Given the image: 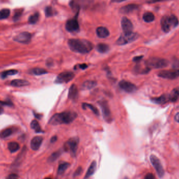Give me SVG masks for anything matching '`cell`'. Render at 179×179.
<instances>
[{
    "label": "cell",
    "instance_id": "obj_1",
    "mask_svg": "<svg viewBox=\"0 0 179 179\" xmlns=\"http://www.w3.org/2000/svg\"><path fill=\"white\" fill-rule=\"evenodd\" d=\"M68 46L74 52L85 54L93 49V45L90 41L80 39H70L68 41Z\"/></svg>",
    "mask_w": 179,
    "mask_h": 179
},
{
    "label": "cell",
    "instance_id": "obj_2",
    "mask_svg": "<svg viewBox=\"0 0 179 179\" xmlns=\"http://www.w3.org/2000/svg\"><path fill=\"white\" fill-rule=\"evenodd\" d=\"M77 117V114L75 112H64L56 114L52 116L49 121V124L52 125L67 124L72 122Z\"/></svg>",
    "mask_w": 179,
    "mask_h": 179
},
{
    "label": "cell",
    "instance_id": "obj_3",
    "mask_svg": "<svg viewBox=\"0 0 179 179\" xmlns=\"http://www.w3.org/2000/svg\"><path fill=\"white\" fill-rule=\"evenodd\" d=\"M179 24V20L174 15L163 16L161 18V26L163 32L168 33L171 28L177 27Z\"/></svg>",
    "mask_w": 179,
    "mask_h": 179
},
{
    "label": "cell",
    "instance_id": "obj_4",
    "mask_svg": "<svg viewBox=\"0 0 179 179\" xmlns=\"http://www.w3.org/2000/svg\"><path fill=\"white\" fill-rule=\"evenodd\" d=\"M168 64L169 61L167 60L158 57L150 58L146 61V66L149 69L166 68Z\"/></svg>",
    "mask_w": 179,
    "mask_h": 179
},
{
    "label": "cell",
    "instance_id": "obj_5",
    "mask_svg": "<svg viewBox=\"0 0 179 179\" xmlns=\"http://www.w3.org/2000/svg\"><path fill=\"white\" fill-rule=\"evenodd\" d=\"M138 37V34L133 32L124 33L116 41V44L118 45H124L136 41Z\"/></svg>",
    "mask_w": 179,
    "mask_h": 179
},
{
    "label": "cell",
    "instance_id": "obj_6",
    "mask_svg": "<svg viewBox=\"0 0 179 179\" xmlns=\"http://www.w3.org/2000/svg\"><path fill=\"white\" fill-rule=\"evenodd\" d=\"M79 143V139L77 137L71 138L64 143V149L66 151L69 152L72 156H74L77 151Z\"/></svg>",
    "mask_w": 179,
    "mask_h": 179
},
{
    "label": "cell",
    "instance_id": "obj_7",
    "mask_svg": "<svg viewBox=\"0 0 179 179\" xmlns=\"http://www.w3.org/2000/svg\"><path fill=\"white\" fill-rule=\"evenodd\" d=\"M78 14H79V12H78L77 13L73 18L69 20L67 22L65 27L66 30L68 32L70 33H76L79 31V24L78 20Z\"/></svg>",
    "mask_w": 179,
    "mask_h": 179
},
{
    "label": "cell",
    "instance_id": "obj_8",
    "mask_svg": "<svg viewBox=\"0 0 179 179\" xmlns=\"http://www.w3.org/2000/svg\"><path fill=\"white\" fill-rule=\"evenodd\" d=\"M102 109V113L105 120L107 122H111L112 120L111 112L108 103L105 100H101L98 102Z\"/></svg>",
    "mask_w": 179,
    "mask_h": 179
},
{
    "label": "cell",
    "instance_id": "obj_9",
    "mask_svg": "<svg viewBox=\"0 0 179 179\" xmlns=\"http://www.w3.org/2000/svg\"><path fill=\"white\" fill-rule=\"evenodd\" d=\"M75 75L71 71H64L60 73L57 76L54 81L56 83L62 84L64 83H68L74 78Z\"/></svg>",
    "mask_w": 179,
    "mask_h": 179
},
{
    "label": "cell",
    "instance_id": "obj_10",
    "mask_svg": "<svg viewBox=\"0 0 179 179\" xmlns=\"http://www.w3.org/2000/svg\"><path fill=\"white\" fill-rule=\"evenodd\" d=\"M150 160L152 166L154 167L157 173L160 178H162L164 175L165 171L163 167L159 158L154 155H151L150 157Z\"/></svg>",
    "mask_w": 179,
    "mask_h": 179
},
{
    "label": "cell",
    "instance_id": "obj_11",
    "mask_svg": "<svg viewBox=\"0 0 179 179\" xmlns=\"http://www.w3.org/2000/svg\"><path fill=\"white\" fill-rule=\"evenodd\" d=\"M158 75L160 77L167 79H175L179 77V70L175 68L169 70H162L159 72Z\"/></svg>",
    "mask_w": 179,
    "mask_h": 179
},
{
    "label": "cell",
    "instance_id": "obj_12",
    "mask_svg": "<svg viewBox=\"0 0 179 179\" xmlns=\"http://www.w3.org/2000/svg\"><path fill=\"white\" fill-rule=\"evenodd\" d=\"M119 86L122 90L126 92L127 93H134L137 89L135 84L125 80H122L119 83Z\"/></svg>",
    "mask_w": 179,
    "mask_h": 179
},
{
    "label": "cell",
    "instance_id": "obj_13",
    "mask_svg": "<svg viewBox=\"0 0 179 179\" xmlns=\"http://www.w3.org/2000/svg\"><path fill=\"white\" fill-rule=\"evenodd\" d=\"M32 39V35L28 32H23L14 37V40L20 43H29Z\"/></svg>",
    "mask_w": 179,
    "mask_h": 179
},
{
    "label": "cell",
    "instance_id": "obj_14",
    "mask_svg": "<svg viewBox=\"0 0 179 179\" xmlns=\"http://www.w3.org/2000/svg\"><path fill=\"white\" fill-rule=\"evenodd\" d=\"M121 26L124 33H130L133 30V25L131 21L126 17H123L122 18Z\"/></svg>",
    "mask_w": 179,
    "mask_h": 179
},
{
    "label": "cell",
    "instance_id": "obj_15",
    "mask_svg": "<svg viewBox=\"0 0 179 179\" xmlns=\"http://www.w3.org/2000/svg\"><path fill=\"white\" fill-rule=\"evenodd\" d=\"M43 141V138L41 136H35L32 139L30 142V147L32 150L36 151L41 147Z\"/></svg>",
    "mask_w": 179,
    "mask_h": 179
},
{
    "label": "cell",
    "instance_id": "obj_16",
    "mask_svg": "<svg viewBox=\"0 0 179 179\" xmlns=\"http://www.w3.org/2000/svg\"><path fill=\"white\" fill-rule=\"evenodd\" d=\"M79 91L78 90L77 87L75 84H72L69 90L68 93V98L72 101H76L78 98Z\"/></svg>",
    "mask_w": 179,
    "mask_h": 179
},
{
    "label": "cell",
    "instance_id": "obj_17",
    "mask_svg": "<svg viewBox=\"0 0 179 179\" xmlns=\"http://www.w3.org/2000/svg\"><path fill=\"white\" fill-rule=\"evenodd\" d=\"M138 8V6L137 5L131 4L122 7L120 9V13L122 14H128L134 11Z\"/></svg>",
    "mask_w": 179,
    "mask_h": 179
},
{
    "label": "cell",
    "instance_id": "obj_18",
    "mask_svg": "<svg viewBox=\"0 0 179 179\" xmlns=\"http://www.w3.org/2000/svg\"><path fill=\"white\" fill-rule=\"evenodd\" d=\"M97 168V163L95 161H93L91 163L88 169L87 170L86 175L84 177V179H87L91 177L95 173V171Z\"/></svg>",
    "mask_w": 179,
    "mask_h": 179
},
{
    "label": "cell",
    "instance_id": "obj_19",
    "mask_svg": "<svg viewBox=\"0 0 179 179\" xmlns=\"http://www.w3.org/2000/svg\"><path fill=\"white\" fill-rule=\"evenodd\" d=\"M96 34L98 36L101 38H107L109 35V32L107 28L99 27L96 29Z\"/></svg>",
    "mask_w": 179,
    "mask_h": 179
},
{
    "label": "cell",
    "instance_id": "obj_20",
    "mask_svg": "<svg viewBox=\"0 0 179 179\" xmlns=\"http://www.w3.org/2000/svg\"><path fill=\"white\" fill-rule=\"evenodd\" d=\"M151 101L158 104H162L169 101V95H162L158 98H152Z\"/></svg>",
    "mask_w": 179,
    "mask_h": 179
},
{
    "label": "cell",
    "instance_id": "obj_21",
    "mask_svg": "<svg viewBox=\"0 0 179 179\" xmlns=\"http://www.w3.org/2000/svg\"><path fill=\"white\" fill-rule=\"evenodd\" d=\"M11 84L12 86L15 87H22L28 86L30 84V82L25 80L15 79L11 82Z\"/></svg>",
    "mask_w": 179,
    "mask_h": 179
},
{
    "label": "cell",
    "instance_id": "obj_22",
    "mask_svg": "<svg viewBox=\"0 0 179 179\" xmlns=\"http://www.w3.org/2000/svg\"><path fill=\"white\" fill-rule=\"evenodd\" d=\"M97 83L94 81H86L82 85L81 88L83 90H90L96 86Z\"/></svg>",
    "mask_w": 179,
    "mask_h": 179
},
{
    "label": "cell",
    "instance_id": "obj_23",
    "mask_svg": "<svg viewBox=\"0 0 179 179\" xmlns=\"http://www.w3.org/2000/svg\"><path fill=\"white\" fill-rule=\"evenodd\" d=\"M179 98V88H175L169 95V101H171V102H176Z\"/></svg>",
    "mask_w": 179,
    "mask_h": 179
},
{
    "label": "cell",
    "instance_id": "obj_24",
    "mask_svg": "<svg viewBox=\"0 0 179 179\" xmlns=\"http://www.w3.org/2000/svg\"><path fill=\"white\" fill-rule=\"evenodd\" d=\"M96 49L100 53L104 54L109 51V46L105 43H100L97 45Z\"/></svg>",
    "mask_w": 179,
    "mask_h": 179
},
{
    "label": "cell",
    "instance_id": "obj_25",
    "mask_svg": "<svg viewBox=\"0 0 179 179\" xmlns=\"http://www.w3.org/2000/svg\"><path fill=\"white\" fill-rule=\"evenodd\" d=\"M70 166V164L67 162H62L59 165L58 168V173L59 175H61L64 173L66 170L68 169V167Z\"/></svg>",
    "mask_w": 179,
    "mask_h": 179
},
{
    "label": "cell",
    "instance_id": "obj_26",
    "mask_svg": "<svg viewBox=\"0 0 179 179\" xmlns=\"http://www.w3.org/2000/svg\"><path fill=\"white\" fill-rule=\"evenodd\" d=\"M154 14L151 12H146L143 15V20L146 23H150L154 20Z\"/></svg>",
    "mask_w": 179,
    "mask_h": 179
},
{
    "label": "cell",
    "instance_id": "obj_27",
    "mask_svg": "<svg viewBox=\"0 0 179 179\" xmlns=\"http://www.w3.org/2000/svg\"><path fill=\"white\" fill-rule=\"evenodd\" d=\"M20 146L18 143L16 142H11L8 144V149L12 153L15 152L20 149Z\"/></svg>",
    "mask_w": 179,
    "mask_h": 179
},
{
    "label": "cell",
    "instance_id": "obj_28",
    "mask_svg": "<svg viewBox=\"0 0 179 179\" xmlns=\"http://www.w3.org/2000/svg\"><path fill=\"white\" fill-rule=\"evenodd\" d=\"M31 128L34 129L36 133H41L42 130L41 128V126L39 124L38 122L36 120H33L30 123Z\"/></svg>",
    "mask_w": 179,
    "mask_h": 179
},
{
    "label": "cell",
    "instance_id": "obj_29",
    "mask_svg": "<svg viewBox=\"0 0 179 179\" xmlns=\"http://www.w3.org/2000/svg\"><path fill=\"white\" fill-rule=\"evenodd\" d=\"M82 107L84 109H86L87 108L90 109L96 115H99V112L98 111V109L96 107H95L94 106H93L92 105L88 103H83L82 104Z\"/></svg>",
    "mask_w": 179,
    "mask_h": 179
},
{
    "label": "cell",
    "instance_id": "obj_30",
    "mask_svg": "<svg viewBox=\"0 0 179 179\" xmlns=\"http://www.w3.org/2000/svg\"><path fill=\"white\" fill-rule=\"evenodd\" d=\"M13 133V130L12 128H9L4 129L0 133V137L2 138H5L7 137L10 136Z\"/></svg>",
    "mask_w": 179,
    "mask_h": 179
},
{
    "label": "cell",
    "instance_id": "obj_31",
    "mask_svg": "<svg viewBox=\"0 0 179 179\" xmlns=\"http://www.w3.org/2000/svg\"><path fill=\"white\" fill-rule=\"evenodd\" d=\"M10 15V11L7 9L0 10V20L8 18Z\"/></svg>",
    "mask_w": 179,
    "mask_h": 179
},
{
    "label": "cell",
    "instance_id": "obj_32",
    "mask_svg": "<svg viewBox=\"0 0 179 179\" xmlns=\"http://www.w3.org/2000/svg\"><path fill=\"white\" fill-rule=\"evenodd\" d=\"M32 73L36 75H41L47 74L48 72L45 69H43V68H37L33 69L32 70Z\"/></svg>",
    "mask_w": 179,
    "mask_h": 179
},
{
    "label": "cell",
    "instance_id": "obj_33",
    "mask_svg": "<svg viewBox=\"0 0 179 179\" xmlns=\"http://www.w3.org/2000/svg\"><path fill=\"white\" fill-rule=\"evenodd\" d=\"M90 3V0H75V1L72 2L71 4L72 5L73 7L74 5L79 7L80 5L85 6L86 5Z\"/></svg>",
    "mask_w": 179,
    "mask_h": 179
},
{
    "label": "cell",
    "instance_id": "obj_34",
    "mask_svg": "<svg viewBox=\"0 0 179 179\" xmlns=\"http://www.w3.org/2000/svg\"><path fill=\"white\" fill-rule=\"evenodd\" d=\"M39 17V14L38 13H35L30 16L28 19V22L30 24H35L38 22Z\"/></svg>",
    "mask_w": 179,
    "mask_h": 179
},
{
    "label": "cell",
    "instance_id": "obj_35",
    "mask_svg": "<svg viewBox=\"0 0 179 179\" xmlns=\"http://www.w3.org/2000/svg\"><path fill=\"white\" fill-rule=\"evenodd\" d=\"M17 73H18V71L15 70V69L5 71H4V72L2 73L1 77L2 78H5L7 76H9V75H16Z\"/></svg>",
    "mask_w": 179,
    "mask_h": 179
},
{
    "label": "cell",
    "instance_id": "obj_36",
    "mask_svg": "<svg viewBox=\"0 0 179 179\" xmlns=\"http://www.w3.org/2000/svg\"><path fill=\"white\" fill-rule=\"evenodd\" d=\"M60 154H61V152L60 151L54 152L49 157V158H48V160L49 162H53V161H55L56 160H57L58 158V157L60 156Z\"/></svg>",
    "mask_w": 179,
    "mask_h": 179
},
{
    "label": "cell",
    "instance_id": "obj_37",
    "mask_svg": "<svg viewBox=\"0 0 179 179\" xmlns=\"http://www.w3.org/2000/svg\"><path fill=\"white\" fill-rule=\"evenodd\" d=\"M45 15L46 17H51V16L54 15V12L53 11L52 8L51 7H46L45 10Z\"/></svg>",
    "mask_w": 179,
    "mask_h": 179
},
{
    "label": "cell",
    "instance_id": "obj_38",
    "mask_svg": "<svg viewBox=\"0 0 179 179\" xmlns=\"http://www.w3.org/2000/svg\"><path fill=\"white\" fill-rule=\"evenodd\" d=\"M82 168L81 167H79V168H78L77 170L75 171V173H74V176L75 177H77V176H79V175H81V173L82 172Z\"/></svg>",
    "mask_w": 179,
    "mask_h": 179
},
{
    "label": "cell",
    "instance_id": "obj_39",
    "mask_svg": "<svg viewBox=\"0 0 179 179\" xmlns=\"http://www.w3.org/2000/svg\"><path fill=\"white\" fill-rule=\"evenodd\" d=\"M144 179H155V177H154V175L151 173H148L146 175Z\"/></svg>",
    "mask_w": 179,
    "mask_h": 179
},
{
    "label": "cell",
    "instance_id": "obj_40",
    "mask_svg": "<svg viewBox=\"0 0 179 179\" xmlns=\"http://www.w3.org/2000/svg\"><path fill=\"white\" fill-rule=\"evenodd\" d=\"M21 12H17L15 13V14L14 15V20H18V18L20 17V16H21Z\"/></svg>",
    "mask_w": 179,
    "mask_h": 179
},
{
    "label": "cell",
    "instance_id": "obj_41",
    "mask_svg": "<svg viewBox=\"0 0 179 179\" xmlns=\"http://www.w3.org/2000/svg\"><path fill=\"white\" fill-rule=\"evenodd\" d=\"M143 56H137V57H134L133 58V61L134 62H139V61H141V59H143Z\"/></svg>",
    "mask_w": 179,
    "mask_h": 179
},
{
    "label": "cell",
    "instance_id": "obj_42",
    "mask_svg": "<svg viewBox=\"0 0 179 179\" xmlns=\"http://www.w3.org/2000/svg\"><path fill=\"white\" fill-rule=\"evenodd\" d=\"M7 179H18V176L15 174H12L9 175Z\"/></svg>",
    "mask_w": 179,
    "mask_h": 179
},
{
    "label": "cell",
    "instance_id": "obj_43",
    "mask_svg": "<svg viewBox=\"0 0 179 179\" xmlns=\"http://www.w3.org/2000/svg\"><path fill=\"white\" fill-rule=\"evenodd\" d=\"M0 104H1L2 105H9V106L12 105V103H11V102H3V101H0Z\"/></svg>",
    "mask_w": 179,
    "mask_h": 179
},
{
    "label": "cell",
    "instance_id": "obj_44",
    "mask_svg": "<svg viewBox=\"0 0 179 179\" xmlns=\"http://www.w3.org/2000/svg\"><path fill=\"white\" fill-rule=\"evenodd\" d=\"M87 67H88V65L86 64H81L79 65V68L82 69H86Z\"/></svg>",
    "mask_w": 179,
    "mask_h": 179
},
{
    "label": "cell",
    "instance_id": "obj_45",
    "mask_svg": "<svg viewBox=\"0 0 179 179\" xmlns=\"http://www.w3.org/2000/svg\"><path fill=\"white\" fill-rule=\"evenodd\" d=\"M52 60L51 59H48L47 60V66H52Z\"/></svg>",
    "mask_w": 179,
    "mask_h": 179
},
{
    "label": "cell",
    "instance_id": "obj_46",
    "mask_svg": "<svg viewBox=\"0 0 179 179\" xmlns=\"http://www.w3.org/2000/svg\"><path fill=\"white\" fill-rule=\"evenodd\" d=\"M57 140V136H54V137H52V138L50 139V142L51 143H54V142H56Z\"/></svg>",
    "mask_w": 179,
    "mask_h": 179
},
{
    "label": "cell",
    "instance_id": "obj_47",
    "mask_svg": "<svg viewBox=\"0 0 179 179\" xmlns=\"http://www.w3.org/2000/svg\"><path fill=\"white\" fill-rule=\"evenodd\" d=\"M165 0H150L148 2L149 3H154L158 2H160V1H163Z\"/></svg>",
    "mask_w": 179,
    "mask_h": 179
},
{
    "label": "cell",
    "instance_id": "obj_48",
    "mask_svg": "<svg viewBox=\"0 0 179 179\" xmlns=\"http://www.w3.org/2000/svg\"><path fill=\"white\" fill-rule=\"evenodd\" d=\"M175 120L177 121V122H179V113L175 114Z\"/></svg>",
    "mask_w": 179,
    "mask_h": 179
},
{
    "label": "cell",
    "instance_id": "obj_49",
    "mask_svg": "<svg viewBox=\"0 0 179 179\" xmlns=\"http://www.w3.org/2000/svg\"><path fill=\"white\" fill-rule=\"evenodd\" d=\"M125 1H127V0H112V2L120 3L124 2Z\"/></svg>",
    "mask_w": 179,
    "mask_h": 179
},
{
    "label": "cell",
    "instance_id": "obj_50",
    "mask_svg": "<svg viewBox=\"0 0 179 179\" xmlns=\"http://www.w3.org/2000/svg\"><path fill=\"white\" fill-rule=\"evenodd\" d=\"M34 115H35V116L37 118H38V119H40L41 118V116L40 114H38L34 113Z\"/></svg>",
    "mask_w": 179,
    "mask_h": 179
},
{
    "label": "cell",
    "instance_id": "obj_51",
    "mask_svg": "<svg viewBox=\"0 0 179 179\" xmlns=\"http://www.w3.org/2000/svg\"><path fill=\"white\" fill-rule=\"evenodd\" d=\"M3 112V109L1 108V107H0V114L2 113Z\"/></svg>",
    "mask_w": 179,
    "mask_h": 179
},
{
    "label": "cell",
    "instance_id": "obj_52",
    "mask_svg": "<svg viewBox=\"0 0 179 179\" xmlns=\"http://www.w3.org/2000/svg\"><path fill=\"white\" fill-rule=\"evenodd\" d=\"M45 179H52L51 178H46Z\"/></svg>",
    "mask_w": 179,
    "mask_h": 179
},
{
    "label": "cell",
    "instance_id": "obj_53",
    "mask_svg": "<svg viewBox=\"0 0 179 179\" xmlns=\"http://www.w3.org/2000/svg\"><path fill=\"white\" fill-rule=\"evenodd\" d=\"M128 179V178H126V177H125V178H124V179Z\"/></svg>",
    "mask_w": 179,
    "mask_h": 179
}]
</instances>
